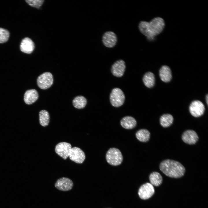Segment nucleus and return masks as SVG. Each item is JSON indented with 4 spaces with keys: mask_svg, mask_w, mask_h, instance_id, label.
I'll return each mask as SVG.
<instances>
[{
    "mask_svg": "<svg viewBox=\"0 0 208 208\" xmlns=\"http://www.w3.org/2000/svg\"><path fill=\"white\" fill-rule=\"evenodd\" d=\"M165 23L163 18L157 17L149 22L142 21L139 24L138 27L140 32L146 37L147 39L152 41L156 36L163 31Z\"/></svg>",
    "mask_w": 208,
    "mask_h": 208,
    "instance_id": "obj_1",
    "label": "nucleus"
},
{
    "mask_svg": "<svg viewBox=\"0 0 208 208\" xmlns=\"http://www.w3.org/2000/svg\"><path fill=\"white\" fill-rule=\"evenodd\" d=\"M159 168L164 174L172 178L181 177L184 175L185 172V168L181 163L170 159L165 160L161 162Z\"/></svg>",
    "mask_w": 208,
    "mask_h": 208,
    "instance_id": "obj_2",
    "label": "nucleus"
},
{
    "mask_svg": "<svg viewBox=\"0 0 208 208\" xmlns=\"http://www.w3.org/2000/svg\"><path fill=\"white\" fill-rule=\"evenodd\" d=\"M106 159L109 164L117 166L121 164L123 161L122 154L118 149L115 148H110L107 152Z\"/></svg>",
    "mask_w": 208,
    "mask_h": 208,
    "instance_id": "obj_3",
    "label": "nucleus"
},
{
    "mask_svg": "<svg viewBox=\"0 0 208 208\" xmlns=\"http://www.w3.org/2000/svg\"><path fill=\"white\" fill-rule=\"evenodd\" d=\"M125 96L123 91L120 88H115L112 91L110 95L111 104L114 107H118L124 103Z\"/></svg>",
    "mask_w": 208,
    "mask_h": 208,
    "instance_id": "obj_4",
    "label": "nucleus"
},
{
    "mask_svg": "<svg viewBox=\"0 0 208 208\" xmlns=\"http://www.w3.org/2000/svg\"><path fill=\"white\" fill-rule=\"evenodd\" d=\"M53 76L49 72L43 73L38 77L37 79V83L40 89L43 90L50 87L53 82Z\"/></svg>",
    "mask_w": 208,
    "mask_h": 208,
    "instance_id": "obj_5",
    "label": "nucleus"
},
{
    "mask_svg": "<svg viewBox=\"0 0 208 208\" xmlns=\"http://www.w3.org/2000/svg\"><path fill=\"white\" fill-rule=\"evenodd\" d=\"M73 185V183L71 179L65 177L58 179L54 184V186L57 189L64 192L71 190Z\"/></svg>",
    "mask_w": 208,
    "mask_h": 208,
    "instance_id": "obj_6",
    "label": "nucleus"
},
{
    "mask_svg": "<svg viewBox=\"0 0 208 208\" xmlns=\"http://www.w3.org/2000/svg\"><path fill=\"white\" fill-rule=\"evenodd\" d=\"M72 148L71 145L70 143L62 142L56 145L55 151L58 155L64 159H66L69 157Z\"/></svg>",
    "mask_w": 208,
    "mask_h": 208,
    "instance_id": "obj_7",
    "label": "nucleus"
},
{
    "mask_svg": "<svg viewBox=\"0 0 208 208\" xmlns=\"http://www.w3.org/2000/svg\"><path fill=\"white\" fill-rule=\"evenodd\" d=\"M154 192L155 190L153 185L150 183H147L140 187L138 194L141 199L146 200L151 197Z\"/></svg>",
    "mask_w": 208,
    "mask_h": 208,
    "instance_id": "obj_8",
    "label": "nucleus"
},
{
    "mask_svg": "<svg viewBox=\"0 0 208 208\" xmlns=\"http://www.w3.org/2000/svg\"><path fill=\"white\" fill-rule=\"evenodd\" d=\"M190 112L191 115L195 117H199L203 115L205 111V107L203 103L199 100L193 101L189 107Z\"/></svg>",
    "mask_w": 208,
    "mask_h": 208,
    "instance_id": "obj_9",
    "label": "nucleus"
},
{
    "mask_svg": "<svg viewBox=\"0 0 208 208\" xmlns=\"http://www.w3.org/2000/svg\"><path fill=\"white\" fill-rule=\"evenodd\" d=\"M69 157L71 160L78 164L83 163L86 158L84 152L77 147L72 148Z\"/></svg>",
    "mask_w": 208,
    "mask_h": 208,
    "instance_id": "obj_10",
    "label": "nucleus"
},
{
    "mask_svg": "<svg viewBox=\"0 0 208 208\" xmlns=\"http://www.w3.org/2000/svg\"><path fill=\"white\" fill-rule=\"evenodd\" d=\"M117 37L114 32L109 31L105 32L102 37V42L104 45L108 48L114 47L117 42Z\"/></svg>",
    "mask_w": 208,
    "mask_h": 208,
    "instance_id": "obj_11",
    "label": "nucleus"
},
{
    "mask_svg": "<svg viewBox=\"0 0 208 208\" xmlns=\"http://www.w3.org/2000/svg\"><path fill=\"white\" fill-rule=\"evenodd\" d=\"M125 68V62L122 60H118L112 65L111 69L112 73L116 77H121L124 73Z\"/></svg>",
    "mask_w": 208,
    "mask_h": 208,
    "instance_id": "obj_12",
    "label": "nucleus"
},
{
    "mask_svg": "<svg viewBox=\"0 0 208 208\" xmlns=\"http://www.w3.org/2000/svg\"><path fill=\"white\" fill-rule=\"evenodd\" d=\"M183 141L189 144H195L198 139V136L196 133L192 130H187L185 131L182 136Z\"/></svg>",
    "mask_w": 208,
    "mask_h": 208,
    "instance_id": "obj_13",
    "label": "nucleus"
},
{
    "mask_svg": "<svg viewBox=\"0 0 208 208\" xmlns=\"http://www.w3.org/2000/svg\"><path fill=\"white\" fill-rule=\"evenodd\" d=\"M34 48L35 45L31 39L27 37L23 39L20 46L21 51L28 54L31 53Z\"/></svg>",
    "mask_w": 208,
    "mask_h": 208,
    "instance_id": "obj_14",
    "label": "nucleus"
},
{
    "mask_svg": "<svg viewBox=\"0 0 208 208\" xmlns=\"http://www.w3.org/2000/svg\"><path fill=\"white\" fill-rule=\"evenodd\" d=\"M38 97L37 91L35 89H32L27 90L25 93L24 101L27 104L30 105L35 102Z\"/></svg>",
    "mask_w": 208,
    "mask_h": 208,
    "instance_id": "obj_15",
    "label": "nucleus"
},
{
    "mask_svg": "<svg viewBox=\"0 0 208 208\" xmlns=\"http://www.w3.org/2000/svg\"><path fill=\"white\" fill-rule=\"evenodd\" d=\"M120 124L124 128L130 129L135 127L137 125V121L133 117L128 116L122 118L120 120Z\"/></svg>",
    "mask_w": 208,
    "mask_h": 208,
    "instance_id": "obj_16",
    "label": "nucleus"
},
{
    "mask_svg": "<svg viewBox=\"0 0 208 208\" xmlns=\"http://www.w3.org/2000/svg\"><path fill=\"white\" fill-rule=\"evenodd\" d=\"M159 75L163 81L165 82L170 81L172 79V75L169 67L166 65L162 66L159 71Z\"/></svg>",
    "mask_w": 208,
    "mask_h": 208,
    "instance_id": "obj_17",
    "label": "nucleus"
},
{
    "mask_svg": "<svg viewBox=\"0 0 208 208\" xmlns=\"http://www.w3.org/2000/svg\"><path fill=\"white\" fill-rule=\"evenodd\" d=\"M155 77L154 74L149 72L146 73L143 78V81L144 85L147 88H151L155 83Z\"/></svg>",
    "mask_w": 208,
    "mask_h": 208,
    "instance_id": "obj_18",
    "label": "nucleus"
},
{
    "mask_svg": "<svg viewBox=\"0 0 208 208\" xmlns=\"http://www.w3.org/2000/svg\"><path fill=\"white\" fill-rule=\"evenodd\" d=\"M150 133L146 129H142L138 130L135 133L137 139L142 142H146L148 141L150 139Z\"/></svg>",
    "mask_w": 208,
    "mask_h": 208,
    "instance_id": "obj_19",
    "label": "nucleus"
},
{
    "mask_svg": "<svg viewBox=\"0 0 208 208\" xmlns=\"http://www.w3.org/2000/svg\"><path fill=\"white\" fill-rule=\"evenodd\" d=\"M149 179L150 183L156 186H159L162 183V177L160 174L157 172H154L151 173Z\"/></svg>",
    "mask_w": 208,
    "mask_h": 208,
    "instance_id": "obj_20",
    "label": "nucleus"
},
{
    "mask_svg": "<svg viewBox=\"0 0 208 208\" xmlns=\"http://www.w3.org/2000/svg\"><path fill=\"white\" fill-rule=\"evenodd\" d=\"M87 103L86 99L82 96H79L75 97L73 101L74 106L76 108L81 109L84 108Z\"/></svg>",
    "mask_w": 208,
    "mask_h": 208,
    "instance_id": "obj_21",
    "label": "nucleus"
},
{
    "mask_svg": "<svg viewBox=\"0 0 208 208\" xmlns=\"http://www.w3.org/2000/svg\"><path fill=\"white\" fill-rule=\"evenodd\" d=\"M173 118L172 116L169 114H165L162 115L160 119L161 125L163 127H167L170 126L173 123Z\"/></svg>",
    "mask_w": 208,
    "mask_h": 208,
    "instance_id": "obj_22",
    "label": "nucleus"
},
{
    "mask_svg": "<svg viewBox=\"0 0 208 208\" xmlns=\"http://www.w3.org/2000/svg\"><path fill=\"white\" fill-rule=\"evenodd\" d=\"M39 115L40 124L43 127L47 126L49 123L50 119L48 112L45 110H41L39 112Z\"/></svg>",
    "mask_w": 208,
    "mask_h": 208,
    "instance_id": "obj_23",
    "label": "nucleus"
},
{
    "mask_svg": "<svg viewBox=\"0 0 208 208\" xmlns=\"http://www.w3.org/2000/svg\"><path fill=\"white\" fill-rule=\"evenodd\" d=\"M9 35L10 33L8 30L0 28V43L6 42L8 40Z\"/></svg>",
    "mask_w": 208,
    "mask_h": 208,
    "instance_id": "obj_24",
    "label": "nucleus"
},
{
    "mask_svg": "<svg viewBox=\"0 0 208 208\" xmlns=\"http://www.w3.org/2000/svg\"><path fill=\"white\" fill-rule=\"evenodd\" d=\"M25 1L30 5L36 8H39L42 4L43 0H27Z\"/></svg>",
    "mask_w": 208,
    "mask_h": 208,
    "instance_id": "obj_25",
    "label": "nucleus"
},
{
    "mask_svg": "<svg viewBox=\"0 0 208 208\" xmlns=\"http://www.w3.org/2000/svg\"><path fill=\"white\" fill-rule=\"evenodd\" d=\"M206 103H207V104L208 105V94H207V96H206Z\"/></svg>",
    "mask_w": 208,
    "mask_h": 208,
    "instance_id": "obj_26",
    "label": "nucleus"
}]
</instances>
